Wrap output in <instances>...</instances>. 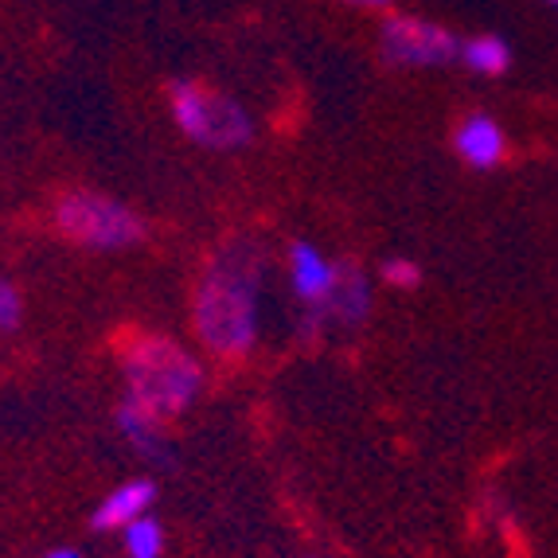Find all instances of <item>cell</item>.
I'll return each instance as SVG.
<instances>
[{
	"label": "cell",
	"mask_w": 558,
	"mask_h": 558,
	"mask_svg": "<svg viewBox=\"0 0 558 558\" xmlns=\"http://www.w3.org/2000/svg\"><path fill=\"white\" fill-rule=\"evenodd\" d=\"M168 102H172V121L180 125V133L204 149L234 153L254 141V118L231 94L207 90L199 83H172Z\"/></svg>",
	"instance_id": "3957f363"
},
{
	"label": "cell",
	"mask_w": 558,
	"mask_h": 558,
	"mask_svg": "<svg viewBox=\"0 0 558 558\" xmlns=\"http://www.w3.org/2000/svg\"><path fill=\"white\" fill-rule=\"evenodd\" d=\"M266 254L258 242H227L211 254L192 298L199 344L219 360H242L258 340V298Z\"/></svg>",
	"instance_id": "6da1fadb"
},
{
	"label": "cell",
	"mask_w": 558,
	"mask_h": 558,
	"mask_svg": "<svg viewBox=\"0 0 558 558\" xmlns=\"http://www.w3.org/2000/svg\"><path fill=\"white\" fill-rule=\"evenodd\" d=\"M121 387L125 402L157 422H172L199 399L204 367L184 344L168 336H133L121 348Z\"/></svg>",
	"instance_id": "7a4b0ae2"
},
{
	"label": "cell",
	"mask_w": 558,
	"mask_h": 558,
	"mask_svg": "<svg viewBox=\"0 0 558 558\" xmlns=\"http://www.w3.org/2000/svg\"><path fill=\"white\" fill-rule=\"evenodd\" d=\"M289 281L308 308H320L336 286V262H328L313 242H293L289 246Z\"/></svg>",
	"instance_id": "9c48e42d"
},
{
	"label": "cell",
	"mask_w": 558,
	"mask_h": 558,
	"mask_svg": "<svg viewBox=\"0 0 558 558\" xmlns=\"http://www.w3.org/2000/svg\"><path fill=\"white\" fill-rule=\"evenodd\" d=\"M461 63L481 78H496L512 66V51L500 36H473L461 44Z\"/></svg>",
	"instance_id": "8fae6325"
},
{
	"label": "cell",
	"mask_w": 558,
	"mask_h": 558,
	"mask_svg": "<svg viewBox=\"0 0 558 558\" xmlns=\"http://www.w3.org/2000/svg\"><path fill=\"white\" fill-rule=\"evenodd\" d=\"M547 4H558V0H547Z\"/></svg>",
	"instance_id": "e0dca14e"
},
{
	"label": "cell",
	"mask_w": 558,
	"mask_h": 558,
	"mask_svg": "<svg viewBox=\"0 0 558 558\" xmlns=\"http://www.w3.org/2000/svg\"><path fill=\"white\" fill-rule=\"evenodd\" d=\"M44 558H83V555H78V550H66V547H63V550H47Z\"/></svg>",
	"instance_id": "2e32d148"
},
{
	"label": "cell",
	"mask_w": 558,
	"mask_h": 558,
	"mask_svg": "<svg viewBox=\"0 0 558 558\" xmlns=\"http://www.w3.org/2000/svg\"><path fill=\"white\" fill-rule=\"evenodd\" d=\"M372 313V281L355 262H340L336 266V286L320 308L308 313V332H320L325 325L355 328Z\"/></svg>",
	"instance_id": "8992f818"
},
{
	"label": "cell",
	"mask_w": 558,
	"mask_h": 558,
	"mask_svg": "<svg viewBox=\"0 0 558 558\" xmlns=\"http://www.w3.org/2000/svg\"><path fill=\"white\" fill-rule=\"evenodd\" d=\"M453 149L457 157L465 160L476 172H488L504 160L508 153V137H504V125L488 113H469L453 133Z\"/></svg>",
	"instance_id": "52a82bcc"
},
{
	"label": "cell",
	"mask_w": 558,
	"mask_h": 558,
	"mask_svg": "<svg viewBox=\"0 0 558 558\" xmlns=\"http://www.w3.org/2000/svg\"><path fill=\"white\" fill-rule=\"evenodd\" d=\"M153 500H157V484L153 481H145V476H137V481H121L118 488H110V493L98 500V508L90 512V527L94 531L130 527L133 520L149 515Z\"/></svg>",
	"instance_id": "ba28073f"
},
{
	"label": "cell",
	"mask_w": 558,
	"mask_h": 558,
	"mask_svg": "<svg viewBox=\"0 0 558 558\" xmlns=\"http://www.w3.org/2000/svg\"><path fill=\"white\" fill-rule=\"evenodd\" d=\"M121 543L130 558H160L165 555V527L153 515H141L130 527H121Z\"/></svg>",
	"instance_id": "7c38bea8"
},
{
	"label": "cell",
	"mask_w": 558,
	"mask_h": 558,
	"mask_svg": "<svg viewBox=\"0 0 558 558\" xmlns=\"http://www.w3.org/2000/svg\"><path fill=\"white\" fill-rule=\"evenodd\" d=\"M160 426H165V422H157L153 414H145V410H137L133 402L121 399V407H118L121 438L130 441L133 453H141L149 465H168V461H172V449H168V438Z\"/></svg>",
	"instance_id": "30bf717a"
},
{
	"label": "cell",
	"mask_w": 558,
	"mask_h": 558,
	"mask_svg": "<svg viewBox=\"0 0 558 558\" xmlns=\"http://www.w3.org/2000/svg\"><path fill=\"white\" fill-rule=\"evenodd\" d=\"M344 4H355V9H387L391 0H344Z\"/></svg>",
	"instance_id": "9a60e30c"
},
{
	"label": "cell",
	"mask_w": 558,
	"mask_h": 558,
	"mask_svg": "<svg viewBox=\"0 0 558 558\" xmlns=\"http://www.w3.org/2000/svg\"><path fill=\"white\" fill-rule=\"evenodd\" d=\"M56 227L66 242L86 251H130L145 239V219L98 192H66L56 204Z\"/></svg>",
	"instance_id": "277c9868"
},
{
	"label": "cell",
	"mask_w": 558,
	"mask_h": 558,
	"mask_svg": "<svg viewBox=\"0 0 558 558\" xmlns=\"http://www.w3.org/2000/svg\"><path fill=\"white\" fill-rule=\"evenodd\" d=\"M24 320V298L12 281H0V332H16Z\"/></svg>",
	"instance_id": "5bb4252c"
},
{
	"label": "cell",
	"mask_w": 558,
	"mask_h": 558,
	"mask_svg": "<svg viewBox=\"0 0 558 558\" xmlns=\"http://www.w3.org/2000/svg\"><path fill=\"white\" fill-rule=\"evenodd\" d=\"M383 59L395 66H446L461 59V39L422 16H387L379 28Z\"/></svg>",
	"instance_id": "5b68a950"
},
{
	"label": "cell",
	"mask_w": 558,
	"mask_h": 558,
	"mask_svg": "<svg viewBox=\"0 0 558 558\" xmlns=\"http://www.w3.org/2000/svg\"><path fill=\"white\" fill-rule=\"evenodd\" d=\"M379 278L391 289H414L422 281V270H418V262H410V258H387L379 266Z\"/></svg>",
	"instance_id": "4fadbf2b"
}]
</instances>
